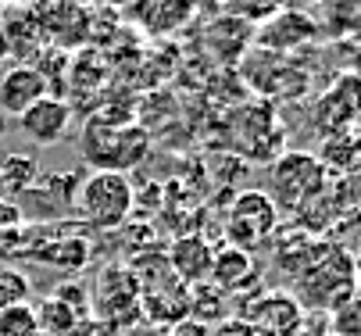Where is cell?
I'll return each mask as SVG.
<instances>
[{"label":"cell","instance_id":"cell-1","mask_svg":"<svg viewBox=\"0 0 361 336\" xmlns=\"http://www.w3.org/2000/svg\"><path fill=\"white\" fill-rule=\"evenodd\" d=\"M79 154L93 172H133L150 154V132L140 122H100L90 118L79 136Z\"/></svg>","mask_w":361,"mask_h":336},{"label":"cell","instance_id":"cell-2","mask_svg":"<svg viewBox=\"0 0 361 336\" xmlns=\"http://www.w3.org/2000/svg\"><path fill=\"white\" fill-rule=\"evenodd\" d=\"M293 286H297V304L300 308L307 304L312 311H326L329 315L333 308H340L343 301L354 297L357 272H354V261H350V254L343 247L326 244V251L293 279Z\"/></svg>","mask_w":361,"mask_h":336},{"label":"cell","instance_id":"cell-3","mask_svg":"<svg viewBox=\"0 0 361 336\" xmlns=\"http://www.w3.org/2000/svg\"><path fill=\"white\" fill-rule=\"evenodd\" d=\"M329 172L322 168V161L307 151H283L272 165H269V189L272 204L279 208V215H297L307 201H315L322 189L329 186Z\"/></svg>","mask_w":361,"mask_h":336},{"label":"cell","instance_id":"cell-4","mask_svg":"<svg viewBox=\"0 0 361 336\" xmlns=\"http://www.w3.org/2000/svg\"><path fill=\"white\" fill-rule=\"evenodd\" d=\"M90 311L97 329L111 332H136L147 318L140 308V282L129 265H108L97 279V290H90Z\"/></svg>","mask_w":361,"mask_h":336},{"label":"cell","instance_id":"cell-5","mask_svg":"<svg viewBox=\"0 0 361 336\" xmlns=\"http://www.w3.org/2000/svg\"><path fill=\"white\" fill-rule=\"evenodd\" d=\"M136 204V189L126 172H90L79 182L75 208L90 229H118L133 215Z\"/></svg>","mask_w":361,"mask_h":336},{"label":"cell","instance_id":"cell-6","mask_svg":"<svg viewBox=\"0 0 361 336\" xmlns=\"http://www.w3.org/2000/svg\"><path fill=\"white\" fill-rule=\"evenodd\" d=\"M279 232V208L265 189H243L233 197L226 211V239L229 247H240L254 254L257 247L272 244V236Z\"/></svg>","mask_w":361,"mask_h":336},{"label":"cell","instance_id":"cell-7","mask_svg":"<svg viewBox=\"0 0 361 336\" xmlns=\"http://www.w3.org/2000/svg\"><path fill=\"white\" fill-rule=\"evenodd\" d=\"M39 336H93L97 322L90 311V290L82 282H61L36 308Z\"/></svg>","mask_w":361,"mask_h":336},{"label":"cell","instance_id":"cell-8","mask_svg":"<svg viewBox=\"0 0 361 336\" xmlns=\"http://www.w3.org/2000/svg\"><path fill=\"white\" fill-rule=\"evenodd\" d=\"M312 132L319 139L350 132L354 122L361 118V79L350 72H340L312 104Z\"/></svg>","mask_w":361,"mask_h":336},{"label":"cell","instance_id":"cell-9","mask_svg":"<svg viewBox=\"0 0 361 336\" xmlns=\"http://www.w3.org/2000/svg\"><path fill=\"white\" fill-rule=\"evenodd\" d=\"M240 65H243V79L265 97H300L312 86V75L300 68V61H293V54H272L254 46Z\"/></svg>","mask_w":361,"mask_h":336},{"label":"cell","instance_id":"cell-10","mask_svg":"<svg viewBox=\"0 0 361 336\" xmlns=\"http://www.w3.org/2000/svg\"><path fill=\"white\" fill-rule=\"evenodd\" d=\"M236 151L247 154L250 161H276L283 154V143H286V132L276 118V108L272 104H254V108H243L236 115Z\"/></svg>","mask_w":361,"mask_h":336},{"label":"cell","instance_id":"cell-11","mask_svg":"<svg viewBox=\"0 0 361 336\" xmlns=\"http://www.w3.org/2000/svg\"><path fill=\"white\" fill-rule=\"evenodd\" d=\"M257 336H297L300 332V322H304V308L297 304L293 294H283V290H262L254 294L247 304H243V315Z\"/></svg>","mask_w":361,"mask_h":336},{"label":"cell","instance_id":"cell-12","mask_svg":"<svg viewBox=\"0 0 361 336\" xmlns=\"http://www.w3.org/2000/svg\"><path fill=\"white\" fill-rule=\"evenodd\" d=\"M319 36V25L312 18V11L300 8H279L272 18H265L262 25L254 29V46L272 54H293L300 46H307Z\"/></svg>","mask_w":361,"mask_h":336},{"label":"cell","instance_id":"cell-13","mask_svg":"<svg viewBox=\"0 0 361 336\" xmlns=\"http://www.w3.org/2000/svg\"><path fill=\"white\" fill-rule=\"evenodd\" d=\"M32 15L50 46H82L90 32V15L79 0H36Z\"/></svg>","mask_w":361,"mask_h":336},{"label":"cell","instance_id":"cell-14","mask_svg":"<svg viewBox=\"0 0 361 336\" xmlns=\"http://www.w3.org/2000/svg\"><path fill=\"white\" fill-rule=\"evenodd\" d=\"M0 43H4L8 61H18V65H39V58L50 51L32 8H25V4L8 8L4 22H0Z\"/></svg>","mask_w":361,"mask_h":336},{"label":"cell","instance_id":"cell-15","mask_svg":"<svg viewBox=\"0 0 361 336\" xmlns=\"http://www.w3.org/2000/svg\"><path fill=\"white\" fill-rule=\"evenodd\" d=\"M18 129H22V136L39 143V147H54L72 129V104L65 97H58V93H47L25 115H18Z\"/></svg>","mask_w":361,"mask_h":336},{"label":"cell","instance_id":"cell-16","mask_svg":"<svg viewBox=\"0 0 361 336\" xmlns=\"http://www.w3.org/2000/svg\"><path fill=\"white\" fill-rule=\"evenodd\" d=\"M47 93H54V89H50L47 75L36 65H8L4 75H0V115L18 118L36 101H43Z\"/></svg>","mask_w":361,"mask_h":336},{"label":"cell","instance_id":"cell-17","mask_svg":"<svg viewBox=\"0 0 361 336\" xmlns=\"http://www.w3.org/2000/svg\"><path fill=\"white\" fill-rule=\"evenodd\" d=\"M165 261H169L172 275H176L183 286H197V282H208V275H212L215 247H212L200 232H183V236L172 239Z\"/></svg>","mask_w":361,"mask_h":336},{"label":"cell","instance_id":"cell-18","mask_svg":"<svg viewBox=\"0 0 361 336\" xmlns=\"http://www.w3.org/2000/svg\"><path fill=\"white\" fill-rule=\"evenodd\" d=\"M197 11V0H129V15L150 36L179 32Z\"/></svg>","mask_w":361,"mask_h":336},{"label":"cell","instance_id":"cell-19","mask_svg":"<svg viewBox=\"0 0 361 336\" xmlns=\"http://www.w3.org/2000/svg\"><path fill=\"white\" fill-rule=\"evenodd\" d=\"M262 268H257V258L240 251V247H215V261H212V275L208 282H215L219 290L229 297V294H243L257 282Z\"/></svg>","mask_w":361,"mask_h":336},{"label":"cell","instance_id":"cell-20","mask_svg":"<svg viewBox=\"0 0 361 336\" xmlns=\"http://www.w3.org/2000/svg\"><path fill=\"white\" fill-rule=\"evenodd\" d=\"M250 46H254V25L236 18V15H222L208 25V51L226 61V65H236L250 54Z\"/></svg>","mask_w":361,"mask_h":336},{"label":"cell","instance_id":"cell-21","mask_svg":"<svg viewBox=\"0 0 361 336\" xmlns=\"http://www.w3.org/2000/svg\"><path fill=\"white\" fill-rule=\"evenodd\" d=\"M322 161V168L333 175V179H343V175H361V132H340V136H329L322 139V151L315 154Z\"/></svg>","mask_w":361,"mask_h":336},{"label":"cell","instance_id":"cell-22","mask_svg":"<svg viewBox=\"0 0 361 336\" xmlns=\"http://www.w3.org/2000/svg\"><path fill=\"white\" fill-rule=\"evenodd\" d=\"M319 32L343 39L361 36V0H319V11L312 15Z\"/></svg>","mask_w":361,"mask_h":336},{"label":"cell","instance_id":"cell-23","mask_svg":"<svg viewBox=\"0 0 361 336\" xmlns=\"http://www.w3.org/2000/svg\"><path fill=\"white\" fill-rule=\"evenodd\" d=\"M229 311V297L219 290L215 282H197V286H186V318L200 322V325H219Z\"/></svg>","mask_w":361,"mask_h":336},{"label":"cell","instance_id":"cell-24","mask_svg":"<svg viewBox=\"0 0 361 336\" xmlns=\"http://www.w3.org/2000/svg\"><path fill=\"white\" fill-rule=\"evenodd\" d=\"M0 179H4V189H8V197H25L29 189H36L39 182V161L32 154H4L0 158Z\"/></svg>","mask_w":361,"mask_h":336},{"label":"cell","instance_id":"cell-25","mask_svg":"<svg viewBox=\"0 0 361 336\" xmlns=\"http://www.w3.org/2000/svg\"><path fill=\"white\" fill-rule=\"evenodd\" d=\"M0 336H39L36 308H32V304L0 308Z\"/></svg>","mask_w":361,"mask_h":336},{"label":"cell","instance_id":"cell-26","mask_svg":"<svg viewBox=\"0 0 361 336\" xmlns=\"http://www.w3.org/2000/svg\"><path fill=\"white\" fill-rule=\"evenodd\" d=\"M32 294V282L22 268H0V308H11V304H29Z\"/></svg>","mask_w":361,"mask_h":336},{"label":"cell","instance_id":"cell-27","mask_svg":"<svg viewBox=\"0 0 361 336\" xmlns=\"http://www.w3.org/2000/svg\"><path fill=\"white\" fill-rule=\"evenodd\" d=\"M329 329L333 336H361V304L350 297L340 308L329 311Z\"/></svg>","mask_w":361,"mask_h":336},{"label":"cell","instance_id":"cell-28","mask_svg":"<svg viewBox=\"0 0 361 336\" xmlns=\"http://www.w3.org/2000/svg\"><path fill=\"white\" fill-rule=\"evenodd\" d=\"M18 225H25V211H22V204L18 201H0V236H8L11 229H18Z\"/></svg>","mask_w":361,"mask_h":336},{"label":"cell","instance_id":"cell-29","mask_svg":"<svg viewBox=\"0 0 361 336\" xmlns=\"http://www.w3.org/2000/svg\"><path fill=\"white\" fill-rule=\"evenodd\" d=\"M212 336H257V332L247 318L233 315V318H222L219 325H212Z\"/></svg>","mask_w":361,"mask_h":336},{"label":"cell","instance_id":"cell-30","mask_svg":"<svg viewBox=\"0 0 361 336\" xmlns=\"http://www.w3.org/2000/svg\"><path fill=\"white\" fill-rule=\"evenodd\" d=\"M169 336H212V329H208V325H200V322H193V318H183V322L172 325Z\"/></svg>","mask_w":361,"mask_h":336},{"label":"cell","instance_id":"cell-31","mask_svg":"<svg viewBox=\"0 0 361 336\" xmlns=\"http://www.w3.org/2000/svg\"><path fill=\"white\" fill-rule=\"evenodd\" d=\"M347 72H350V75H357V79H361V46H357V51H354V54H350V68H347Z\"/></svg>","mask_w":361,"mask_h":336},{"label":"cell","instance_id":"cell-32","mask_svg":"<svg viewBox=\"0 0 361 336\" xmlns=\"http://www.w3.org/2000/svg\"><path fill=\"white\" fill-rule=\"evenodd\" d=\"M4 68H8V54H4V43H0V75H4Z\"/></svg>","mask_w":361,"mask_h":336},{"label":"cell","instance_id":"cell-33","mask_svg":"<svg viewBox=\"0 0 361 336\" xmlns=\"http://www.w3.org/2000/svg\"><path fill=\"white\" fill-rule=\"evenodd\" d=\"M0 201H8V189H4V179H0Z\"/></svg>","mask_w":361,"mask_h":336},{"label":"cell","instance_id":"cell-34","mask_svg":"<svg viewBox=\"0 0 361 336\" xmlns=\"http://www.w3.org/2000/svg\"><path fill=\"white\" fill-rule=\"evenodd\" d=\"M4 4H29V0H4Z\"/></svg>","mask_w":361,"mask_h":336},{"label":"cell","instance_id":"cell-35","mask_svg":"<svg viewBox=\"0 0 361 336\" xmlns=\"http://www.w3.org/2000/svg\"><path fill=\"white\" fill-rule=\"evenodd\" d=\"M354 301H357V304H361V286H357V290H354Z\"/></svg>","mask_w":361,"mask_h":336}]
</instances>
